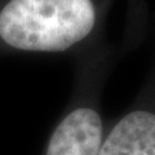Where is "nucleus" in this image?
<instances>
[{
  "instance_id": "obj_1",
  "label": "nucleus",
  "mask_w": 155,
  "mask_h": 155,
  "mask_svg": "<svg viewBox=\"0 0 155 155\" xmlns=\"http://www.w3.org/2000/svg\"><path fill=\"white\" fill-rule=\"evenodd\" d=\"M113 0H7L0 43L35 54H76L102 44Z\"/></svg>"
},
{
  "instance_id": "obj_2",
  "label": "nucleus",
  "mask_w": 155,
  "mask_h": 155,
  "mask_svg": "<svg viewBox=\"0 0 155 155\" xmlns=\"http://www.w3.org/2000/svg\"><path fill=\"white\" fill-rule=\"evenodd\" d=\"M78 58L70 101L51 132L43 155H97L102 142L107 124L101 100L115 51L102 43Z\"/></svg>"
},
{
  "instance_id": "obj_3",
  "label": "nucleus",
  "mask_w": 155,
  "mask_h": 155,
  "mask_svg": "<svg viewBox=\"0 0 155 155\" xmlns=\"http://www.w3.org/2000/svg\"><path fill=\"white\" fill-rule=\"evenodd\" d=\"M97 155H155V69L129 107L107 124Z\"/></svg>"
}]
</instances>
